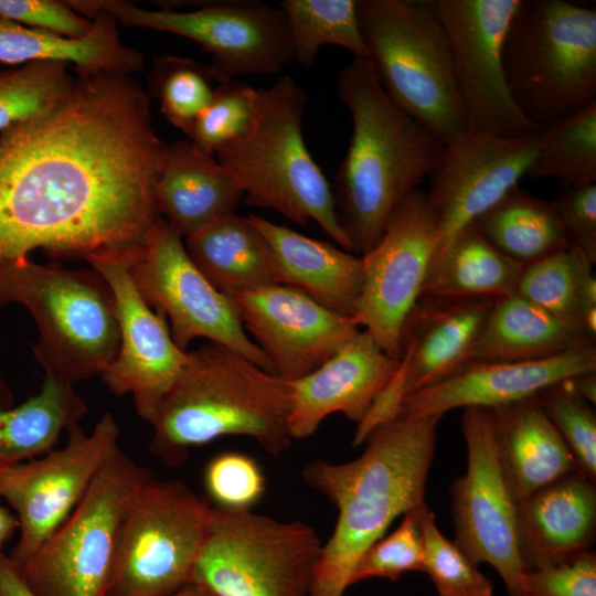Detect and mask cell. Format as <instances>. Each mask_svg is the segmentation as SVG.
Masks as SVG:
<instances>
[{
	"instance_id": "6da1fadb",
	"label": "cell",
	"mask_w": 596,
	"mask_h": 596,
	"mask_svg": "<svg viewBox=\"0 0 596 596\" xmlns=\"http://www.w3.org/2000/svg\"><path fill=\"white\" fill-rule=\"evenodd\" d=\"M51 107L0 132V266L41 248L79 257L141 242L161 217L164 145L129 75L76 71Z\"/></svg>"
},
{
	"instance_id": "7a4b0ae2",
	"label": "cell",
	"mask_w": 596,
	"mask_h": 596,
	"mask_svg": "<svg viewBox=\"0 0 596 596\" xmlns=\"http://www.w3.org/2000/svg\"><path fill=\"white\" fill-rule=\"evenodd\" d=\"M441 417L400 414L370 433L356 459L313 460L302 469L305 482L338 510L308 596H343L364 551L383 538L397 517L425 503Z\"/></svg>"
},
{
	"instance_id": "3957f363",
	"label": "cell",
	"mask_w": 596,
	"mask_h": 596,
	"mask_svg": "<svg viewBox=\"0 0 596 596\" xmlns=\"http://www.w3.org/2000/svg\"><path fill=\"white\" fill-rule=\"evenodd\" d=\"M337 88L352 134L332 193L340 226L363 255L403 199L434 173L444 145L389 97L366 57L339 71Z\"/></svg>"
},
{
	"instance_id": "277c9868",
	"label": "cell",
	"mask_w": 596,
	"mask_h": 596,
	"mask_svg": "<svg viewBox=\"0 0 596 596\" xmlns=\"http://www.w3.org/2000/svg\"><path fill=\"white\" fill-rule=\"evenodd\" d=\"M187 355L152 425L155 456L178 466L191 449L230 435L251 437L275 457L290 447L291 382L217 343Z\"/></svg>"
},
{
	"instance_id": "5b68a950",
	"label": "cell",
	"mask_w": 596,
	"mask_h": 596,
	"mask_svg": "<svg viewBox=\"0 0 596 596\" xmlns=\"http://www.w3.org/2000/svg\"><path fill=\"white\" fill-rule=\"evenodd\" d=\"M306 104L305 89L289 75L256 89L251 129L214 155L248 205L273 210L298 225L312 220L338 246L354 253L340 226L332 187L304 140Z\"/></svg>"
},
{
	"instance_id": "8992f818",
	"label": "cell",
	"mask_w": 596,
	"mask_h": 596,
	"mask_svg": "<svg viewBox=\"0 0 596 596\" xmlns=\"http://www.w3.org/2000/svg\"><path fill=\"white\" fill-rule=\"evenodd\" d=\"M20 304L31 313L39 338L35 360L62 383L100 375L119 349L115 299L93 268L65 269L30 257L0 266V306Z\"/></svg>"
},
{
	"instance_id": "52a82bcc",
	"label": "cell",
	"mask_w": 596,
	"mask_h": 596,
	"mask_svg": "<svg viewBox=\"0 0 596 596\" xmlns=\"http://www.w3.org/2000/svg\"><path fill=\"white\" fill-rule=\"evenodd\" d=\"M358 19L389 97L443 145L470 132L449 43L427 0H358Z\"/></svg>"
},
{
	"instance_id": "ba28073f",
	"label": "cell",
	"mask_w": 596,
	"mask_h": 596,
	"mask_svg": "<svg viewBox=\"0 0 596 596\" xmlns=\"http://www.w3.org/2000/svg\"><path fill=\"white\" fill-rule=\"evenodd\" d=\"M521 114L547 127L596 103V10L565 0H521L503 44Z\"/></svg>"
},
{
	"instance_id": "9c48e42d",
	"label": "cell",
	"mask_w": 596,
	"mask_h": 596,
	"mask_svg": "<svg viewBox=\"0 0 596 596\" xmlns=\"http://www.w3.org/2000/svg\"><path fill=\"white\" fill-rule=\"evenodd\" d=\"M321 549L299 520L211 505L188 585L203 596H308Z\"/></svg>"
},
{
	"instance_id": "30bf717a",
	"label": "cell",
	"mask_w": 596,
	"mask_h": 596,
	"mask_svg": "<svg viewBox=\"0 0 596 596\" xmlns=\"http://www.w3.org/2000/svg\"><path fill=\"white\" fill-rule=\"evenodd\" d=\"M119 449L66 521L21 565L36 596H107L125 519L152 478Z\"/></svg>"
},
{
	"instance_id": "8fae6325",
	"label": "cell",
	"mask_w": 596,
	"mask_h": 596,
	"mask_svg": "<svg viewBox=\"0 0 596 596\" xmlns=\"http://www.w3.org/2000/svg\"><path fill=\"white\" fill-rule=\"evenodd\" d=\"M210 509L182 481H146L125 519L107 596H171L188 585Z\"/></svg>"
},
{
	"instance_id": "7c38bea8",
	"label": "cell",
	"mask_w": 596,
	"mask_h": 596,
	"mask_svg": "<svg viewBox=\"0 0 596 596\" xmlns=\"http://www.w3.org/2000/svg\"><path fill=\"white\" fill-rule=\"evenodd\" d=\"M82 15L110 13L126 26L172 33L199 43L221 78L278 73L292 61L284 11L260 0L209 1L180 11L143 9L124 1H68Z\"/></svg>"
},
{
	"instance_id": "4fadbf2b",
	"label": "cell",
	"mask_w": 596,
	"mask_h": 596,
	"mask_svg": "<svg viewBox=\"0 0 596 596\" xmlns=\"http://www.w3.org/2000/svg\"><path fill=\"white\" fill-rule=\"evenodd\" d=\"M131 279L147 301L170 322L175 345L187 352L196 338L221 344L275 373L258 345L246 334L230 296L215 289L190 259L183 237L162 217L130 254Z\"/></svg>"
},
{
	"instance_id": "5bb4252c",
	"label": "cell",
	"mask_w": 596,
	"mask_h": 596,
	"mask_svg": "<svg viewBox=\"0 0 596 596\" xmlns=\"http://www.w3.org/2000/svg\"><path fill=\"white\" fill-rule=\"evenodd\" d=\"M66 433L62 448L0 467V498L19 522V538L9 554L17 565L66 521L99 470L120 449V429L110 412L103 414L91 433L78 422Z\"/></svg>"
},
{
	"instance_id": "9a60e30c",
	"label": "cell",
	"mask_w": 596,
	"mask_h": 596,
	"mask_svg": "<svg viewBox=\"0 0 596 596\" xmlns=\"http://www.w3.org/2000/svg\"><path fill=\"white\" fill-rule=\"evenodd\" d=\"M439 243L425 191L416 189L391 214L362 256L364 280L353 322L398 359L404 324L423 294Z\"/></svg>"
},
{
	"instance_id": "2e32d148",
	"label": "cell",
	"mask_w": 596,
	"mask_h": 596,
	"mask_svg": "<svg viewBox=\"0 0 596 596\" xmlns=\"http://www.w3.org/2000/svg\"><path fill=\"white\" fill-rule=\"evenodd\" d=\"M521 0H427L449 43L470 132L520 138L541 128L515 106L503 68V44Z\"/></svg>"
},
{
	"instance_id": "e0dca14e",
	"label": "cell",
	"mask_w": 596,
	"mask_h": 596,
	"mask_svg": "<svg viewBox=\"0 0 596 596\" xmlns=\"http://www.w3.org/2000/svg\"><path fill=\"white\" fill-rule=\"evenodd\" d=\"M466 472L449 488L455 542L476 564L492 566L510 596H519L524 571L517 540V503L500 468L493 414L467 407L461 415Z\"/></svg>"
},
{
	"instance_id": "ac0fdd59",
	"label": "cell",
	"mask_w": 596,
	"mask_h": 596,
	"mask_svg": "<svg viewBox=\"0 0 596 596\" xmlns=\"http://www.w3.org/2000/svg\"><path fill=\"white\" fill-rule=\"evenodd\" d=\"M134 246L85 259L111 289L119 326V349L102 381L115 395L130 394L138 416L152 426L188 351L175 345L166 316L150 307L135 286L129 273Z\"/></svg>"
},
{
	"instance_id": "d6986e66",
	"label": "cell",
	"mask_w": 596,
	"mask_h": 596,
	"mask_svg": "<svg viewBox=\"0 0 596 596\" xmlns=\"http://www.w3.org/2000/svg\"><path fill=\"white\" fill-rule=\"evenodd\" d=\"M539 131L520 138L468 132L444 145L440 161L425 191L439 233L430 272L451 241L526 175L536 151Z\"/></svg>"
},
{
	"instance_id": "ffe728a7",
	"label": "cell",
	"mask_w": 596,
	"mask_h": 596,
	"mask_svg": "<svg viewBox=\"0 0 596 596\" xmlns=\"http://www.w3.org/2000/svg\"><path fill=\"white\" fill-rule=\"evenodd\" d=\"M242 324L280 377L294 382L327 362L360 330L302 290L274 284L231 296Z\"/></svg>"
},
{
	"instance_id": "44dd1931",
	"label": "cell",
	"mask_w": 596,
	"mask_h": 596,
	"mask_svg": "<svg viewBox=\"0 0 596 596\" xmlns=\"http://www.w3.org/2000/svg\"><path fill=\"white\" fill-rule=\"evenodd\" d=\"M596 372V347L512 362L469 363L443 381L408 395L402 415H444L455 408H497L539 396L545 390Z\"/></svg>"
},
{
	"instance_id": "7402d4cb",
	"label": "cell",
	"mask_w": 596,
	"mask_h": 596,
	"mask_svg": "<svg viewBox=\"0 0 596 596\" xmlns=\"http://www.w3.org/2000/svg\"><path fill=\"white\" fill-rule=\"evenodd\" d=\"M398 364L366 331H359L320 368L291 382V438L311 436L334 413L360 423Z\"/></svg>"
},
{
	"instance_id": "603a6c76",
	"label": "cell",
	"mask_w": 596,
	"mask_h": 596,
	"mask_svg": "<svg viewBox=\"0 0 596 596\" xmlns=\"http://www.w3.org/2000/svg\"><path fill=\"white\" fill-rule=\"evenodd\" d=\"M496 299L422 295L401 337L405 398L465 366Z\"/></svg>"
},
{
	"instance_id": "cb8c5ba5",
	"label": "cell",
	"mask_w": 596,
	"mask_h": 596,
	"mask_svg": "<svg viewBox=\"0 0 596 596\" xmlns=\"http://www.w3.org/2000/svg\"><path fill=\"white\" fill-rule=\"evenodd\" d=\"M596 482L572 471L517 504L524 570L589 550L596 536Z\"/></svg>"
},
{
	"instance_id": "d4e9b609",
	"label": "cell",
	"mask_w": 596,
	"mask_h": 596,
	"mask_svg": "<svg viewBox=\"0 0 596 596\" xmlns=\"http://www.w3.org/2000/svg\"><path fill=\"white\" fill-rule=\"evenodd\" d=\"M160 216L182 237L235 213L244 199L214 153L191 140L164 145L153 180Z\"/></svg>"
},
{
	"instance_id": "484cf974",
	"label": "cell",
	"mask_w": 596,
	"mask_h": 596,
	"mask_svg": "<svg viewBox=\"0 0 596 596\" xmlns=\"http://www.w3.org/2000/svg\"><path fill=\"white\" fill-rule=\"evenodd\" d=\"M248 219L274 249L278 284L298 288L338 313L354 316L364 280L361 255L258 215Z\"/></svg>"
},
{
	"instance_id": "4316f807",
	"label": "cell",
	"mask_w": 596,
	"mask_h": 596,
	"mask_svg": "<svg viewBox=\"0 0 596 596\" xmlns=\"http://www.w3.org/2000/svg\"><path fill=\"white\" fill-rule=\"evenodd\" d=\"M490 409L500 468L517 504L578 470L539 396Z\"/></svg>"
},
{
	"instance_id": "83f0119b",
	"label": "cell",
	"mask_w": 596,
	"mask_h": 596,
	"mask_svg": "<svg viewBox=\"0 0 596 596\" xmlns=\"http://www.w3.org/2000/svg\"><path fill=\"white\" fill-rule=\"evenodd\" d=\"M184 246L200 273L226 296L278 284L274 249L248 216L220 217L185 237Z\"/></svg>"
},
{
	"instance_id": "f1b7e54d",
	"label": "cell",
	"mask_w": 596,
	"mask_h": 596,
	"mask_svg": "<svg viewBox=\"0 0 596 596\" xmlns=\"http://www.w3.org/2000/svg\"><path fill=\"white\" fill-rule=\"evenodd\" d=\"M94 21L84 38L72 39L29 28L0 18V62L28 64L62 62L76 71L132 74L142 65V56L123 43L116 19L108 12L95 10L86 14Z\"/></svg>"
},
{
	"instance_id": "f546056e",
	"label": "cell",
	"mask_w": 596,
	"mask_h": 596,
	"mask_svg": "<svg viewBox=\"0 0 596 596\" xmlns=\"http://www.w3.org/2000/svg\"><path fill=\"white\" fill-rule=\"evenodd\" d=\"M589 345L595 340L581 327L517 294L494 300L467 364L539 360Z\"/></svg>"
},
{
	"instance_id": "4dcf8cb0",
	"label": "cell",
	"mask_w": 596,
	"mask_h": 596,
	"mask_svg": "<svg viewBox=\"0 0 596 596\" xmlns=\"http://www.w3.org/2000/svg\"><path fill=\"white\" fill-rule=\"evenodd\" d=\"M86 412L73 385L45 375L35 395L14 405L11 390L0 379V467L52 450L62 432Z\"/></svg>"
},
{
	"instance_id": "1f68e13d",
	"label": "cell",
	"mask_w": 596,
	"mask_h": 596,
	"mask_svg": "<svg viewBox=\"0 0 596 596\" xmlns=\"http://www.w3.org/2000/svg\"><path fill=\"white\" fill-rule=\"evenodd\" d=\"M524 266L470 225L451 241L432 269L422 295L510 297L518 292Z\"/></svg>"
},
{
	"instance_id": "d6a6232c",
	"label": "cell",
	"mask_w": 596,
	"mask_h": 596,
	"mask_svg": "<svg viewBox=\"0 0 596 596\" xmlns=\"http://www.w3.org/2000/svg\"><path fill=\"white\" fill-rule=\"evenodd\" d=\"M593 265L574 246L557 251L524 266L517 294L596 340Z\"/></svg>"
},
{
	"instance_id": "836d02e7",
	"label": "cell",
	"mask_w": 596,
	"mask_h": 596,
	"mask_svg": "<svg viewBox=\"0 0 596 596\" xmlns=\"http://www.w3.org/2000/svg\"><path fill=\"white\" fill-rule=\"evenodd\" d=\"M471 225L523 265L572 246L553 202L536 198L519 185Z\"/></svg>"
},
{
	"instance_id": "e575fe53",
	"label": "cell",
	"mask_w": 596,
	"mask_h": 596,
	"mask_svg": "<svg viewBox=\"0 0 596 596\" xmlns=\"http://www.w3.org/2000/svg\"><path fill=\"white\" fill-rule=\"evenodd\" d=\"M292 60L310 67L323 45L345 49L352 57H366L359 19L358 0H283Z\"/></svg>"
},
{
	"instance_id": "d590c367",
	"label": "cell",
	"mask_w": 596,
	"mask_h": 596,
	"mask_svg": "<svg viewBox=\"0 0 596 596\" xmlns=\"http://www.w3.org/2000/svg\"><path fill=\"white\" fill-rule=\"evenodd\" d=\"M526 175L563 187L596 183V103L539 131Z\"/></svg>"
},
{
	"instance_id": "8d00e7d4",
	"label": "cell",
	"mask_w": 596,
	"mask_h": 596,
	"mask_svg": "<svg viewBox=\"0 0 596 596\" xmlns=\"http://www.w3.org/2000/svg\"><path fill=\"white\" fill-rule=\"evenodd\" d=\"M222 78L212 66L192 58L163 55L156 58L150 87L163 116L187 136L209 106Z\"/></svg>"
},
{
	"instance_id": "74e56055",
	"label": "cell",
	"mask_w": 596,
	"mask_h": 596,
	"mask_svg": "<svg viewBox=\"0 0 596 596\" xmlns=\"http://www.w3.org/2000/svg\"><path fill=\"white\" fill-rule=\"evenodd\" d=\"M68 66L44 61L0 71V132L55 104L73 81Z\"/></svg>"
},
{
	"instance_id": "f35d334b",
	"label": "cell",
	"mask_w": 596,
	"mask_h": 596,
	"mask_svg": "<svg viewBox=\"0 0 596 596\" xmlns=\"http://www.w3.org/2000/svg\"><path fill=\"white\" fill-rule=\"evenodd\" d=\"M423 540V572L438 596H493L492 581L482 574L455 541L436 524L435 513L425 503L419 515Z\"/></svg>"
},
{
	"instance_id": "ab89813d",
	"label": "cell",
	"mask_w": 596,
	"mask_h": 596,
	"mask_svg": "<svg viewBox=\"0 0 596 596\" xmlns=\"http://www.w3.org/2000/svg\"><path fill=\"white\" fill-rule=\"evenodd\" d=\"M255 91L237 78H222L212 102L195 119L188 139L200 149L215 153L243 137L254 121Z\"/></svg>"
},
{
	"instance_id": "60d3db41",
	"label": "cell",
	"mask_w": 596,
	"mask_h": 596,
	"mask_svg": "<svg viewBox=\"0 0 596 596\" xmlns=\"http://www.w3.org/2000/svg\"><path fill=\"white\" fill-rule=\"evenodd\" d=\"M547 415L570 448L578 471L596 482V415L570 380L539 395Z\"/></svg>"
},
{
	"instance_id": "b9f144b4",
	"label": "cell",
	"mask_w": 596,
	"mask_h": 596,
	"mask_svg": "<svg viewBox=\"0 0 596 596\" xmlns=\"http://www.w3.org/2000/svg\"><path fill=\"white\" fill-rule=\"evenodd\" d=\"M424 504L405 513L392 533L364 551L354 566L350 586L372 577L396 582L407 572H423L424 551L419 515Z\"/></svg>"
},
{
	"instance_id": "7bdbcfd3",
	"label": "cell",
	"mask_w": 596,
	"mask_h": 596,
	"mask_svg": "<svg viewBox=\"0 0 596 596\" xmlns=\"http://www.w3.org/2000/svg\"><path fill=\"white\" fill-rule=\"evenodd\" d=\"M204 487L214 507L244 510L265 492V478L255 459L238 451L214 456L204 469Z\"/></svg>"
},
{
	"instance_id": "ee69618b",
	"label": "cell",
	"mask_w": 596,
	"mask_h": 596,
	"mask_svg": "<svg viewBox=\"0 0 596 596\" xmlns=\"http://www.w3.org/2000/svg\"><path fill=\"white\" fill-rule=\"evenodd\" d=\"M519 596H596L595 551H581L524 570Z\"/></svg>"
},
{
	"instance_id": "f6af8a7d",
	"label": "cell",
	"mask_w": 596,
	"mask_h": 596,
	"mask_svg": "<svg viewBox=\"0 0 596 596\" xmlns=\"http://www.w3.org/2000/svg\"><path fill=\"white\" fill-rule=\"evenodd\" d=\"M0 18L72 39L86 36L94 25L67 2L54 0H0Z\"/></svg>"
},
{
	"instance_id": "bcb514c9",
	"label": "cell",
	"mask_w": 596,
	"mask_h": 596,
	"mask_svg": "<svg viewBox=\"0 0 596 596\" xmlns=\"http://www.w3.org/2000/svg\"><path fill=\"white\" fill-rule=\"evenodd\" d=\"M571 245L596 263V183L563 187L552 200Z\"/></svg>"
},
{
	"instance_id": "7dc6e473",
	"label": "cell",
	"mask_w": 596,
	"mask_h": 596,
	"mask_svg": "<svg viewBox=\"0 0 596 596\" xmlns=\"http://www.w3.org/2000/svg\"><path fill=\"white\" fill-rule=\"evenodd\" d=\"M0 596H36L18 565L3 552L0 553Z\"/></svg>"
},
{
	"instance_id": "c3c4849f",
	"label": "cell",
	"mask_w": 596,
	"mask_h": 596,
	"mask_svg": "<svg viewBox=\"0 0 596 596\" xmlns=\"http://www.w3.org/2000/svg\"><path fill=\"white\" fill-rule=\"evenodd\" d=\"M574 390L590 404L596 403V372L586 373L570 380Z\"/></svg>"
},
{
	"instance_id": "681fc988",
	"label": "cell",
	"mask_w": 596,
	"mask_h": 596,
	"mask_svg": "<svg viewBox=\"0 0 596 596\" xmlns=\"http://www.w3.org/2000/svg\"><path fill=\"white\" fill-rule=\"evenodd\" d=\"M18 529L19 522L15 514L0 503V553Z\"/></svg>"
},
{
	"instance_id": "f907efd6",
	"label": "cell",
	"mask_w": 596,
	"mask_h": 596,
	"mask_svg": "<svg viewBox=\"0 0 596 596\" xmlns=\"http://www.w3.org/2000/svg\"><path fill=\"white\" fill-rule=\"evenodd\" d=\"M171 596H203L198 589H195L191 585H185L183 588H181L179 592Z\"/></svg>"
}]
</instances>
